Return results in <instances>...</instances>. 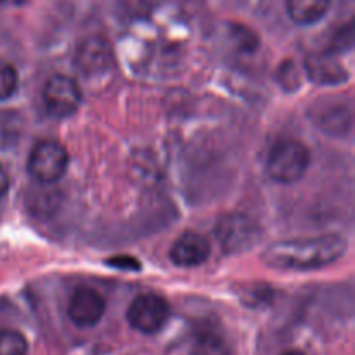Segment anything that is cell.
<instances>
[{"mask_svg":"<svg viewBox=\"0 0 355 355\" xmlns=\"http://www.w3.org/2000/svg\"><path fill=\"white\" fill-rule=\"evenodd\" d=\"M347 252V239L340 234L284 239L270 245L262 259L272 269L314 270L328 267Z\"/></svg>","mask_w":355,"mask_h":355,"instance_id":"1","label":"cell"},{"mask_svg":"<svg viewBox=\"0 0 355 355\" xmlns=\"http://www.w3.org/2000/svg\"><path fill=\"white\" fill-rule=\"evenodd\" d=\"M311 151L295 139H284L272 148L267 158V173L274 182L293 184L305 175L311 166Z\"/></svg>","mask_w":355,"mask_h":355,"instance_id":"2","label":"cell"},{"mask_svg":"<svg viewBox=\"0 0 355 355\" xmlns=\"http://www.w3.org/2000/svg\"><path fill=\"white\" fill-rule=\"evenodd\" d=\"M68 151L58 141L37 142L28 158V172L37 182L54 184L68 170Z\"/></svg>","mask_w":355,"mask_h":355,"instance_id":"3","label":"cell"},{"mask_svg":"<svg viewBox=\"0 0 355 355\" xmlns=\"http://www.w3.org/2000/svg\"><path fill=\"white\" fill-rule=\"evenodd\" d=\"M215 238L225 253H241L260 241V227L246 215L229 214L215 225Z\"/></svg>","mask_w":355,"mask_h":355,"instance_id":"4","label":"cell"},{"mask_svg":"<svg viewBox=\"0 0 355 355\" xmlns=\"http://www.w3.org/2000/svg\"><path fill=\"white\" fill-rule=\"evenodd\" d=\"M170 318V307L165 298L156 293H142L134 298L127 311L128 324L139 333L155 335Z\"/></svg>","mask_w":355,"mask_h":355,"instance_id":"5","label":"cell"},{"mask_svg":"<svg viewBox=\"0 0 355 355\" xmlns=\"http://www.w3.org/2000/svg\"><path fill=\"white\" fill-rule=\"evenodd\" d=\"M44 103L49 114L54 118H68L78 110L82 103V90L71 76L52 75L45 82Z\"/></svg>","mask_w":355,"mask_h":355,"instance_id":"6","label":"cell"},{"mask_svg":"<svg viewBox=\"0 0 355 355\" xmlns=\"http://www.w3.org/2000/svg\"><path fill=\"white\" fill-rule=\"evenodd\" d=\"M106 300L92 288H78L69 300V319L80 328H92L103 319Z\"/></svg>","mask_w":355,"mask_h":355,"instance_id":"7","label":"cell"},{"mask_svg":"<svg viewBox=\"0 0 355 355\" xmlns=\"http://www.w3.org/2000/svg\"><path fill=\"white\" fill-rule=\"evenodd\" d=\"M111 62H113V51L104 38H87L76 52V66L87 76L104 73L110 69Z\"/></svg>","mask_w":355,"mask_h":355,"instance_id":"8","label":"cell"},{"mask_svg":"<svg viewBox=\"0 0 355 355\" xmlns=\"http://www.w3.org/2000/svg\"><path fill=\"white\" fill-rule=\"evenodd\" d=\"M210 257V243L198 232H184L170 250V259L179 267H198Z\"/></svg>","mask_w":355,"mask_h":355,"instance_id":"9","label":"cell"},{"mask_svg":"<svg viewBox=\"0 0 355 355\" xmlns=\"http://www.w3.org/2000/svg\"><path fill=\"white\" fill-rule=\"evenodd\" d=\"M331 0H286L288 16L300 26L315 24L328 14Z\"/></svg>","mask_w":355,"mask_h":355,"instance_id":"10","label":"cell"},{"mask_svg":"<svg viewBox=\"0 0 355 355\" xmlns=\"http://www.w3.org/2000/svg\"><path fill=\"white\" fill-rule=\"evenodd\" d=\"M28 342L16 329L0 331V355H26Z\"/></svg>","mask_w":355,"mask_h":355,"instance_id":"11","label":"cell"},{"mask_svg":"<svg viewBox=\"0 0 355 355\" xmlns=\"http://www.w3.org/2000/svg\"><path fill=\"white\" fill-rule=\"evenodd\" d=\"M191 355H229L227 347L218 336L205 333L194 342Z\"/></svg>","mask_w":355,"mask_h":355,"instance_id":"12","label":"cell"},{"mask_svg":"<svg viewBox=\"0 0 355 355\" xmlns=\"http://www.w3.org/2000/svg\"><path fill=\"white\" fill-rule=\"evenodd\" d=\"M17 89V71L12 64L0 61V101L9 99Z\"/></svg>","mask_w":355,"mask_h":355,"instance_id":"13","label":"cell"},{"mask_svg":"<svg viewBox=\"0 0 355 355\" xmlns=\"http://www.w3.org/2000/svg\"><path fill=\"white\" fill-rule=\"evenodd\" d=\"M9 186H10L9 175H7L6 168H3V166L0 165V200H2V198L6 196V193H7V191H9Z\"/></svg>","mask_w":355,"mask_h":355,"instance_id":"14","label":"cell"},{"mask_svg":"<svg viewBox=\"0 0 355 355\" xmlns=\"http://www.w3.org/2000/svg\"><path fill=\"white\" fill-rule=\"evenodd\" d=\"M283 355H304V354H302V352H295V350H293V352H286V354H283Z\"/></svg>","mask_w":355,"mask_h":355,"instance_id":"15","label":"cell"}]
</instances>
